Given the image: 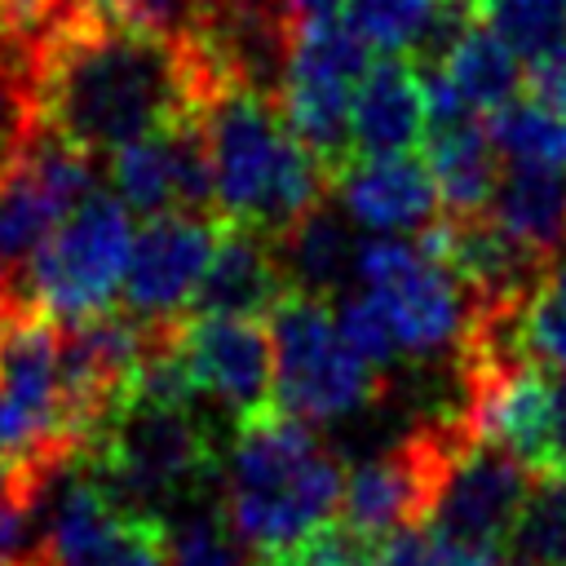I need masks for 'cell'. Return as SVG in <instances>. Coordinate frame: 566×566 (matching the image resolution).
Segmentation results:
<instances>
[{
  "mask_svg": "<svg viewBox=\"0 0 566 566\" xmlns=\"http://www.w3.org/2000/svg\"><path fill=\"white\" fill-rule=\"evenodd\" d=\"M40 128L93 159L195 119L212 75L186 35L133 31L88 13L53 31L31 57Z\"/></svg>",
  "mask_w": 566,
  "mask_h": 566,
  "instance_id": "obj_1",
  "label": "cell"
},
{
  "mask_svg": "<svg viewBox=\"0 0 566 566\" xmlns=\"http://www.w3.org/2000/svg\"><path fill=\"white\" fill-rule=\"evenodd\" d=\"M345 336L376 363H460L482 327V305L416 234H376L358 248L354 292L336 301Z\"/></svg>",
  "mask_w": 566,
  "mask_h": 566,
  "instance_id": "obj_2",
  "label": "cell"
},
{
  "mask_svg": "<svg viewBox=\"0 0 566 566\" xmlns=\"http://www.w3.org/2000/svg\"><path fill=\"white\" fill-rule=\"evenodd\" d=\"M199 119L221 221L283 239L323 203L332 172L301 142L279 93L252 84H217Z\"/></svg>",
  "mask_w": 566,
  "mask_h": 566,
  "instance_id": "obj_3",
  "label": "cell"
},
{
  "mask_svg": "<svg viewBox=\"0 0 566 566\" xmlns=\"http://www.w3.org/2000/svg\"><path fill=\"white\" fill-rule=\"evenodd\" d=\"M345 495L340 455L279 402L234 429L221 464V509L252 553H292L332 522Z\"/></svg>",
  "mask_w": 566,
  "mask_h": 566,
  "instance_id": "obj_4",
  "label": "cell"
},
{
  "mask_svg": "<svg viewBox=\"0 0 566 566\" xmlns=\"http://www.w3.org/2000/svg\"><path fill=\"white\" fill-rule=\"evenodd\" d=\"M270 345L274 402L310 424L363 416L385 398V367L345 336L332 296L287 292L270 310Z\"/></svg>",
  "mask_w": 566,
  "mask_h": 566,
  "instance_id": "obj_5",
  "label": "cell"
},
{
  "mask_svg": "<svg viewBox=\"0 0 566 566\" xmlns=\"http://www.w3.org/2000/svg\"><path fill=\"white\" fill-rule=\"evenodd\" d=\"M133 252L128 203L119 195H84L22 270V292L57 323L106 314L124 287Z\"/></svg>",
  "mask_w": 566,
  "mask_h": 566,
  "instance_id": "obj_6",
  "label": "cell"
},
{
  "mask_svg": "<svg viewBox=\"0 0 566 566\" xmlns=\"http://www.w3.org/2000/svg\"><path fill=\"white\" fill-rule=\"evenodd\" d=\"M371 66V44L336 18L305 22L296 35V49L287 57L279 102L301 133V142L327 164V172L345 168L354 159V88Z\"/></svg>",
  "mask_w": 566,
  "mask_h": 566,
  "instance_id": "obj_7",
  "label": "cell"
},
{
  "mask_svg": "<svg viewBox=\"0 0 566 566\" xmlns=\"http://www.w3.org/2000/svg\"><path fill=\"white\" fill-rule=\"evenodd\" d=\"M35 548L49 566H168V522L66 464Z\"/></svg>",
  "mask_w": 566,
  "mask_h": 566,
  "instance_id": "obj_8",
  "label": "cell"
},
{
  "mask_svg": "<svg viewBox=\"0 0 566 566\" xmlns=\"http://www.w3.org/2000/svg\"><path fill=\"white\" fill-rule=\"evenodd\" d=\"M168 349L186 385L221 407L234 429L274 407V345L256 318L190 310L168 327Z\"/></svg>",
  "mask_w": 566,
  "mask_h": 566,
  "instance_id": "obj_9",
  "label": "cell"
},
{
  "mask_svg": "<svg viewBox=\"0 0 566 566\" xmlns=\"http://www.w3.org/2000/svg\"><path fill=\"white\" fill-rule=\"evenodd\" d=\"M93 155L49 137L31 142V150L0 177V270L22 283L35 248L57 230V221L93 195Z\"/></svg>",
  "mask_w": 566,
  "mask_h": 566,
  "instance_id": "obj_10",
  "label": "cell"
},
{
  "mask_svg": "<svg viewBox=\"0 0 566 566\" xmlns=\"http://www.w3.org/2000/svg\"><path fill=\"white\" fill-rule=\"evenodd\" d=\"M221 239L217 212H155L137 234L124 270L119 301L146 323H177L195 305Z\"/></svg>",
  "mask_w": 566,
  "mask_h": 566,
  "instance_id": "obj_11",
  "label": "cell"
},
{
  "mask_svg": "<svg viewBox=\"0 0 566 566\" xmlns=\"http://www.w3.org/2000/svg\"><path fill=\"white\" fill-rule=\"evenodd\" d=\"M535 473L486 438H464L433 491L429 526L464 548H504Z\"/></svg>",
  "mask_w": 566,
  "mask_h": 566,
  "instance_id": "obj_12",
  "label": "cell"
},
{
  "mask_svg": "<svg viewBox=\"0 0 566 566\" xmlns=\"http://www.w3.org/2000/svg\"><path fill=\"white\" fill-rule=\"evenodd\" d=\"M111 186L137 212H212V159L203 119H181L111 155Z\"/></svg>",
  "mask_w": 566,
  "mask_h": 566,
  "instance_id": "obj_13",
  "label": "cell"
},
{
  "mask_svg": "<svg viewBox=\"0 0 566 566\" xmlns=\"http://www.w3.org/2000/svg\"><path fill=\"white\" fill-rule=\"evenodd\" d=\"M340 212L371 234L424 230L438 221V177L424 155H354L332 172Z\"/></svg>",
  "mask_w": 566,
  "mask_h": 566,
  "instance_id": "obj_14",
  "label": "cell"
},
{
  "mask_svg": "<svg viewBox=\"0 0 566 566\" xmlns=\"http://www.w3.org/2000/svg\"><path fill=\"white\" fill-rule=\"evenodd\" d=\"M287 292H296V287H292V274H287L279 239H270L261 230H248V226H234V221H221V239H217L212 265H208L203 287H199L190 310L261 318Z\"/></svg>",
  "mask_w": 566,
  "mask_h": 566,
  "instance_id": "obj_15",
  "label": "cell"
},
{
  "mask_svg": "<svg viewBox=\"0 0 566 566\" xmlns=\"http://www.w3.org/2000/svg\"><path fill=\"white\" fill-rule=\"evenodd\" d=\"M424 124L429 111L416 62L402 53L371 57L367 75L354 88V111H349L354 155H407L424 146Z\"/></svg>",
  "mask_w": 566,
  "mask_h": 566,
  "instance_id": "obj_16",
  "label": "cell"
},
{
  "mask_svg": "<svg viewBox=\"0 0 566 566\" xmlns=\"http://www.w3.org/2000/svg\"><path fill=\"white\" fill-rule=\"evenodd\" d=\"M340 9L376 53H402L416 66H433L478 18L455 0H345Z\"/></svg>",
  "mask_w": 566,
  "mask_h": 566,
  "instance_id": "obj_17",
  "label": "cell"
},
{
  "mask_svg": "<svg viewBox=\"0 0 566 566\" xmlns=\"http://www.w3.org/2000/svg\"><path fill=\"white\" fill-rule=\"evenodd\" d=\"M424 159L438 177L442 203L451 217H469V212H486L495 181H500V150L491 142V128L473 115H442L424 124Z\"/></svg>",
  "mask_w": 566,
  "mask_h": 566,
  "instance_id": "obj_18",
  "label": "cell"
},
{
  "mask_svg": "<svg viewBox=\"0 0 566 566\" xmlns=\"http://www.w3.org/2000/svg\"><path fill=\"white\" fill-rule=\"evenodd\" d=\"M486 212L535 256L553 261L566 248V172L535 164H504Z\"/></svg>",
  "mask_w": 566,
  "mask_h": 566,
  "instance_id": "obj_19",
  "label": "cell"
},
{
  "mask_svg": "<svg viewBox=\"0 0 566 566\" xmlns=\"http://www.w3.org/2000/svg\"><path fill=\"white\" fill-rule=\"evenodd\" d=\"M433 71L447 75V84L460 93V102L478 115H491L500 111L504 102H513L526 84V62L509 49V40L486 27L482 18H473L455 40L451 49L433 62Z\"/></svg>",
  "mask_w": 566,
  "mask_h": 566,
  "instance_id": "obj_20",
  "label": "cell"
},
{
  "mask_svg": "<svg viewBox=\"0 0 566 566\" xmlns=\"http://www.w3.org/2000/svg\"><path fill=\"white\" fill-rule=\"evenodd\" d=\"M292 287L314 292V296H336L345 279H354L358 243L349 239V217L318 203L292 234L279 239Z\"/></svg>",
  "mask_w": 566,
  "mask_h": 566,
  "instance_id": "obj_21",
  "label": "cell"
},
{
  "mask_svg": "<svg viewBox=\"0 0 566 566\" xmlns=\"http://www.w3.org/2000/svg\"><path fill=\"white\" fill-rule=\"evenodd\" d=\"M509 349L566 376V248L548 261L535 292L509 318Z\"/></svg>",
  "mask_w": 566,
  "mask_h": 566,
  "instance_id": "obj_22",
  "label": "cell"
},
{
  "mask_svg": "<svg viewBox=\"0 0 566 566\" xmlns=\"http://www.w3.org/2000/svg\"><path fill=\"white\" fill-rule=\"evenodd\" d=\"M491 142L504 164H535L566 172V115L544 106L539 97H513L486 115Z\"/></svg>",
  "mask_w": 566,
  "mask_h": 566,
  "instance_id": "obj_23",
  "label": "cell"
},
{
  "mask_svg": "<svg viewBox=\"0 0 566 566\" xmlns=\"http://www.w3.org/2000/svg\"><path fill=\"white\" fill-rule=\"evenodd\" d=\"M504 553L513 566H566V478H535Z\"/></svg>",
  "mask_w": 566,
  "mask_h": 566,
  "instance_id": "obj_24",
  "label": "cell"
},
{
  "mask_svg": "<svg viewBox=\"0 0 566 566\" xmlns=\"http://www.w3.org/2000/svg\"><path fill=\"white\" fill-rule=\"evenodd\" d=\"M478 18L495 27L526 66L566 44V0H482Z\"/></svg>",
  "mask_w": 566,
  "mask_h": 566,
  "instance_id": "obj_25",
  "label": "cell"
},
{
  "mask_svg": "<svg viewBox=\"0 0 566 566\" xmlns=\"http://www.w3.org/2000/svg\"><path fill=\"white\" fill-rule=\"evenodd\" d=\"M35 137H40V115H35L31 57L0 40V177L31 150Z\"/></svg>",
  "mask_w": 566,
  "mask_h": 566,
  "instance_id": "obj_26",
  "label": "cell"
},
{
  "mask_svg": "<svg viewBox=\"0 0 566 566\" xmlns=\"http://www.w3.org/2000/svg\"><path fill=\"white\" fill-rule=\"evenodd\" d=\"M168 566H248V544L234 535L226 509L190 504L168 526Z\"/></svg>",
  "mask_w": 566,
  "mask_h": 566,
  "instance_id": "obj_27",
  "label": "cell"
},
{
  "mask_svg": "<svg viewBox=\"0 0 566 566\" xmlns=\"http://www.w3.org/2000/svg\"><path fill=\"white\" fill-rule=\"evenodd\" d=\"M49 495V482L0 460V566L9 562H22L31 557L35 548L27 544V531H31V517L40 509V500Z\"/></svg>",
  "mask_w": 566,
  "mask_h": 566,
  "instance_id": "obj_28",
  "label": "cell"
},
{
  "mask_svg": "<svg viewBox=\"0 0 566 566\" xmlns=\"http://www.w3.org/2000/svg\"><path fill=\"white\" fill-rule=\"evenodd\" d=\"M199 0H80V13L133 31H159V35H186L195 22Z\"/></svg>",
  "mask_w": 566,
  "mask_h": 566,
  "instance_id": "obj_29",
  "label": "cell"
},
{
  "mask_svg": "<svg viewBox=\"0 0 566 566\" xmlns=\"http://www.w3.org/2000/svg\"><path fill=\"white\" fill-rule=\"evenodd\" d=\"M469 562H473V548L447 539L429 522H416V526H402L389 539H380L371 566H469Z\"/></svg>",
  "mask_w": 566,
  "mask_h": 566,
  "instance_id": "obj_30",
  "label": "cell"
},
{
  "mask_svg": "<svg viewBox=\"0 0 566 566\" xmlns=\"http://www.w3.org/2000/svg\"><path fill=\"white\" fill-rule=\"evenodd\" d=\"M376 539L363 535L354 522L345 517H332L323 522L318 531H310L296 548H292V562L296 566H371L376 562Z\"/></svg>",
  "mask_w": 566,
  "mask_h": 566,
  "instance_id": "obj_31",
  "label": "cell"
},
{
  "mask_svg": "<svg viewBox=\"0 0 566 566\" xmlns=\"http://www.w3.org/2000/svg\"><path fill=\"white\" fill-rule=\"evenodd\" d=\"M526 88H531V97H539L544 106H553L557 115H566V44H562L557 53L531 62Z\"/></svg>",
  "mask_w": 566,
  "mask_h": 566,
  "instance_id": "obj_32",
  "label": "cell"
},
{
  "mask_svg": "<svg viewBox=\"0 0 566 566\" xmlns=\"http://www.w3.org/2000/svg\"><path fill=\"white\" fill-rule=\"evenodd\" d=\"M248 566H296V562H292V553H256V557H248Z\"/></svg>",
  "mask_w": 566,
  "mask_h": 566,
  "instance_id": "obj_33",
  "label": "cell"
},
{
  "mask_svg": "<svg viewBox=\"0 0 566 566\" xmlns=\"http://www.w3.org/2000/svg\"><path fill=\"white\" fill-rule=\"evenodd\" d=\"M18 566H49V562H44V557H40V548H35V553H31V557H22Z\"/></svg>",
  "mask_w": 566,
  "mask_h": 566,
  "instance_id": "obj_34",
  "label": "cell"
},
{
  "mask_svg": "<svg viewBox=\"0 0 566 566\" xmlns=\"http://www.w3.org/2000/svg\"><path fill=\"white\" fill-rule=\"evenodd\" d=\"M455 4H464L469 13H478V9H482V0H455Z\"/></svg>",
  "mask_w": 566,
  "mask_h": 566,
  "instance_id": "obj_35",
  "label": "cell"
},
{
  "mask_svg": "<svg viewBox=\"0 0 566 566\" xmlns=\"http://www.w3.org/2000/svg\"><path fill=\"white\" fill-rule=\"evenodd\" d=\"M9 566H18V562H9Z\"/></svg>",
  "mask_w": 566,
  "mask_h": 566,
  "instance_id": "obj_36",
  "label": "cell"
}]
</instances>
